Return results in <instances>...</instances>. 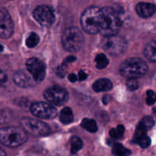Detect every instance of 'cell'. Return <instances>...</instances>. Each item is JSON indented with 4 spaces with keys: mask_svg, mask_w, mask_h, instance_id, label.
<instances>
[{
    "mask_svg": "<svg viewBox=\"0 0 156 156\" xmlns=\"http://www.w3.org/2000/svg\"><path fill=\"white\" fill-rule=\"evenodd\" d=\"M112 153L114 156H129L131 154V152L122 144L116 143L112 148Z\"/></svg>",
    "mask_w": 156,
    "mask_h": 156,
    "instance_id": "ac0fdd59",
    "label": "cell"
},
{
    "mask_svg": "<svg viewBox=\"0 0 156 156\" xmlns=\"http://www.w3.org/2000/svg\"><path fill=\"white\" fill-rule=\"evenodd\" d=\"M81 125H82L84 129H86L87 131L90 133H95L98 131V126L97 124H96V122L92 119H83Z\"/></svg>",
    "mask_w": 156,
    "mask_h": 156,
    "instance_id": "ffe728a7",
    "label": "cell"
},
{
    "mask_svg": "<svg viewBox=\"0 0 156 156\" xmlns=\"http://www.w3.org/2000/svg\"><path fill=\"white\" fill-rule=\"evenodd\" d=\"M148 72V65L140 58L133 57L126 59L120 66V73L126 79H138L144 76Z\"/></svg>",
    "mask_w": 156,
    "mask_h": 156,
    "instance_id": "7a4b0ae2",
    "label": "cell"
},
{
    "mask_svg": "<svg viewBox=\"0 0 156 156\" xmlns=\"http://www.w3.org/2000/svg\"><path fill=\"white\" fill-rule=\"evenodd\" d=\"M6 80H7V76H6V75L3 72H2V73H1V81H2V83H4L5 81H6Z\"/></svg>",
    "mask_w": 156,
    "mask_h": 156,
    "instance_id": "4dcf8cb0",
    "label": "cell"
},
{
    "mask_svg": "<svg viewBox=\"0 0 156 156\" xmlns=\"http://www.w3.org/2000/svg\"><path fill=\"white\" fill-rule=\"evenodd\" d=\"M14 82L21 88H30L34 86L37 82L27 70H19L17 72L14 76Z\"/></svg>",
    "mask_w": 156,
    "mask_h": 156,
    "instance_id": "4fadbf2b",
    "label": "cell"
},
{
    "mask_svg": "<svg viewBox=\"0 0 156 156\" xmlns=\"http://www.w3.org/2000/svg\"><path fill=\"white\" fill-rule=\"evenodd\" d=\"M112 82L108 79H101L96 81L93 85V89L96 92H102V91H109L112 88Z\"/></svg>",
    "mask_w": 156,
    "mask_h": 156,
    "instance_id": "9a60e30c",
    "label": "cell"
},
{
    "mask_svg": "<svg viewBox=\"0 0 156 156\" xmlns=\"http://www.w3.org/2000/svg\"><path fill=\"white\" fill-rule=\"evenodd\" d=\"M146 94H147L146 103L149 105H152L156 101V94H155L152 90H149Z\"/></svg>",
    "mask_w": 156,
    "mask_h": 156,
    "instance_id": "4316f807",
    "label": "cell"
},
{
    "mask_svg": "<svg viewBox=\"0 0 156 156\" xmlns=\"http://www.w3.org/2000/svg\"><path fill=\"white\" fill-rule=\"evenodd\" d=\"M101 9L100 33L104 37L117 35L121 27V20L115 9L105 7Z\"/></svg>",
    "mask_w": 156,
    "mask_h": 156,
    "instance_id": "6da1fadb",
    "label": "cell"
},
{
    "mask_svg": "<svg viewBox=\"0 0 156 156\" xmlns=\"http://www.w3.org/2000/svg\"><path fill=\"white\" fill-rule=\"evenodd\" d=\"M26 68L37 82H41L44 79L46 76V66L39 59H29L26 62Z\"/></svg>",
    "mask_w": 156,
    "mask_h": 156,
    "instance_id": "8fae6325",
    "label": "cell"
},
{
    "mask_svg": "<svg viewBox=\"0 0 156 156\" xmlns=\"http://www.w3.org/2000/svg\"><path fill=\"white\" fill-rule=\"evenodd\" d=\"M137 14L142 18H147L152 16L156 12V5L155 4L147 2H140L136 7Z\"/></svg>",
    "mask_w": 156,
    "mask_h": 156,
    "instance_id": "5bb4252c",
    "label": "cell"
},
{
    "mask_svg": "<svg viewBox=\"0 0 156 156\" xmlns=\"http://www.w3.org/2000/svg\"><path fill=\"white\" fill-rule=\"evenodd\" d=\"M95 62L96 67L99 69H101L107 67V66L109 63V60H108L106 55H105L104 53H100V54H98L96 56Z\"/></svg>",
    "mask_w": 156,
    "mask_h": 156,
    "instance_id": "7402d4cb",
    "label": "cell"
},
{
    "mask_svg": "<svg viewBox=\"0 0 156 156\" xmlns=\"http://www.w3.org/2000/svg\"><path fill=\"white\" fill-rule=\"evenodd\" d=\"M62 44L66 50L76 52L82 48L84 44V36L78 27H69L62 33Z\"/></svg>",
    "mask_w": 156,
    "mask_h": 156,
    "instance_id": "5b68a950",
    "label": "cell"
},
{
    "mask_svg": "<svg viewBox=\"0 0 156 156\" xmlns=\"http://www.w3.org/2000/svg\"><path fill=\"white\" fill-rule=\"evenodd\" d=\"M65 73H66V67L64 64H62V66L58 68V71H57V74L58 76H60V77H63L65 76Z\"/></svg>",
    "mask_w": 156,
    "mask_h": 156,
    "instance_id": "83f0119b",
    "label": "cell"
},
{
    "mask_svg": "<svg viewBox=\"0 0 156 156\" xmlns=\"http://www.w3.org/2000/svg\"><path fill=\"white\" fill-rule=\"evenodd\" d=\"M154 123H155V122H154L152 117L147 116V117H145L140 122L139 125H140V126H142L143 129H146V131H148L150 129H152V126H154Z\"/></svg>",
    "mask_w": 156,
    "mask_h": 156,
    "instance_id": "d4e9b609",
    "label": "cell"
},
{
    "mask_svg": "<svg viewBox=\"0 0 156 156\" xmlns=\"http://www.w3.org/2000/svg\"><path fill=\"white\" fill-rule=\"evenodd\" d=\"M0 156H7L6 155V153L5 152L4 149H1V154H0Z\"/></svg>",
    "mask_w": 156,
    "mask_h": 156,
    "instance_id": "d6a6232c",
    "label": "cell"
},
{
    "mask_svg": "<svg viewBox=\"0 0 156 156\" xmlns=\"http://www.w3.org/2000/svg\"><path fill=\"white\" fill-rule=\"evenodd\" d=\"M75 59H76V57H75V56H69V57L66 59V62H73V61H75Z\"/></svg>",
    "mask_w": 156,
    "mask_h": 156,
    "instance_id": "1f68e13d",
    "label": "cell"
},
{
    "mask_svg": "<svg viewBox=\"0 0 156 156\" xmlns=\"http://www.w3.org/2000/svg\"><path fill=\"white\" fill-rule=\"evenodd\" d=\"M101 45L104 50L112 56L122 54L127 47L126 40L117 35L111 37H105L102 41Z\"/></svg>",
    "mask_w": 156,
    "mask_h": 156,
    "instance_id": "8992f818",
    "label": "cell"
},
{
    "mask_svg": "<svg viewBox=\"0 0 156 156\" xmlns=\"http://www.w3.org/2000/svg\"><path fill=\"white\" fill-rule=\"evenodd\" d=\"M27 138L26 131L21 127L8 126L0 131L1 143L8 147H18L24 144Z\"/></svg>",
    "mask_w": 156,
    "mask_h": 156,
    "instance_id": "277c9868",
    "label": "cell"
},
{
    "mask_svg": "<svg viewBox=\"0 0 156 156\" xmlns=\"http://www.w3.org/2000/svg\"><path fill=\"white\" fill-rule=\"evenodd\" d=\"M101 9L91 6L84 11L81 17V25L86 33L90 34L100 33Z\"/></svg>",
    "mask_w": 156,
    "mask_h": 156,
    "instance_id": "3957f363",
    "label": "cell"
},
{
    "mask_svg": "<svg viewBox=\"0 0 156 156\" xmlns=\"http://www.w3.org/2000/svg\"><path fill=\"white\" fill-rule=\"evenodd\" d=\"M144 55L151 62H156V38L151 41L144 49Z\"/></svg>",
    "mask_w": 156,
    "mask_h": 156,
    "instance_id": "2e32d148",
    "label": "cell"
},
{
    "mask_svg": "<svg viewBox=\"0 0 156 156\" xmlns=\"http://www.w3.org/2000/svg\"><path fill=\"white\" fill-rule=\"evenodd\" d=\"M87 76H88V75H87L85 73H84L83 71H82V70H81V71L79 73V81L85 80V79H87Z\"/></svg>",
    "mask_w": 156,
    "mask_h": 156,
    "instance_id": "f1b7e54d",
    "label": "cell"
},
{
    "mask_svg": "<svg viewBox=\"0 0 156 156\" xmlns=\"http://www.w3.org/2000/svg\"><path fill=\"white\" fill-rule=\"evenodd\" d=\"M30 111L37 117L41 119H53L57 114L56 108L45 102H35L30 106Z\"/></svg>",
    "mask_w": 156,
    "mask_h": 156,
    "instance_id": "9c48e42d",
    "label": "cell"
},
{
    "mask_svg": "<svg viewBox=\"0 0 156 156\" xmlns=\"http://www.w3.org/2000/svg\"><path fill=\"white\" fill-rule=\"evenodd\" d=\"M21 125L26 132L34 136H46L50 132V128L47 123L41 120L31 118H24L21 120Z\"/></svg>",
    "mask_w": 156,
    "mask_h": 156,
    "instance_id": "52a82bcc",
    "label": "cell"
},
{
    "mask_svg": "<svg viewBox=\"0 0 156 156\" xmlns=\"http://www.w3.org/2000/svg\"><path fill=\"white\" fill-rule=\"evenodd\" d=\"M39 36L36 33H30L26 39V46L29 48H33L39 43Z\"/></svg>",
    "mask_w": 156,
    "mask_h": 156,
    "instance_id": "cb8c5ba5",
    "label": "cell"
},
{
    "mask_svg": "<svg viewBox=\"0 0 156 156\" xmlns=\"http://www.w3.org/2000/svg\"><path fill=\"white\" fill-rule=\"evenodd\" d=\"M77 79H78L77 76H76L75 74H73H73H70L69 76V80L71 82H76V81H77Z\"/></svg>",
    "mask_w": 156,
    "mask_h": 156,
    "instance_id": "f546056e",
    "label": "cell"
},
{
    "mask_svg": "<svg viewBox=\"0 0 156 156\" xmlns=\"http://www.w3.org/2000/svg\"><path fill=\"white\" fill-rule=\"evenodd\" d=\"M133 142L143 149L148 148L151 145V140L146 134L141 136H134Z\"/></svg>",
    "mask_w": 156,
    "mask_h": 156,
    "instance_id": "d6986e66",
    "label": "cell"
},
{
    "mask_svg": "<svg viewBox=\"0 0 156 156\" xmlns=\"http://www.w3.org/2000/svg\"><path fill=\"white\" fill-rule=\"evenodd\" d=\"M71 152L73 154H76L81 150L83 146V143H82V140L77 136H74L71 139Z\"/></svg>",
    "mask_w": 156,
    "mask_h": 156,
    "instance_id": "44dd1931",
    "label": "cell"
},
{
    "mask_svg": "<svg viewBox=\"0 0 156 156\" xmlns=\"http://www.w3.org/2000/svg\"><path fill=\"white\" fill-rule=\"evenodd\" d=\"M125 132V128L123 125H119L117 128H113L110 130V136L112 138L117 139H121L123 136V134Z\"/></svg>",
    "mask_w": 156,
    "mask_h": 156,
    "instance_id": "603a6c76",
    "label": "cell"
},
{
    "mask_svg": "<svg viewBox=\"0 0 156 156\" xmlns=\"http://www.w3.org/2000/svg\"><path fill=\"white\" fill-rule=\"evenodd\" d=\"M60 121L63 124H69L74 120V116L72 110L69 108H65L61 111L60 116Z\"/></svg>",
    "mask_w": 156,
    "mask_h": 156,
    "instance_id": "e0dca14e",
    "label": "cell"
},
{
    "mask_svg": "<svg viewBox=\"0 0 156 156\" xmlns=\"http://www.w3.org/2000/svg\"><path fill=\"white\" fill-rule=\"evenodd\" d=\"M126 86L130 91H135L139 88V82L136 79H129L126 82Z\"/></svg>",
    "mask_w": 156,
    "mask_h": 156,
    "instance_id": "484cf974",
    "label": "cell"
},
{
    "mask_svg": "<svg viewBox=\"0 0 156 156\" xmlns=\"http://www.w3.org/2000/svg\"><path fill=\"white\" fill-rule=\"evenodd\" d=\"M44 95L47 101L56 106L64 105L69 99L68 92L59 86H53L48 88L44 91Z\"/></svg>",
    "mask_w": 156,
    "mask_h": 156,
    "instance_id": "ba28073f",
    "label": "cell"
},
{
    "mask_svg": "<svg viewBox=\"0 0 156 156\" xmlns=\"http://www.w3.org/2000/svg\"><path fill=\"white\" fill-rule=\"evenodd\" d=\"M13 21L9 12L5 8L1 9V30L2 38H9L13 33Z\"/></svg>",
    "mask_w": 156,
    "mask_h": 156,
    "instance_id": "7c38bea8",
    "label": "cell"
},
{
    "mask_svg": "<svg viewBox=\"0 0 156 156\" xmlns=\"http://www.w3.org/2000/svg\"><path fill=\"white\" fill-rule=\"evenodd\" d=\"M34 18L42 26H50L54 22L55 15L50 7L47 5H39L33 12Z\"/></svg>",
    "mask_w": 156,
    "mask_h": 156,
    "instance_id": "30bf717a",
    "label": "cell"
}]
</instances>
